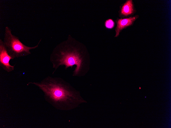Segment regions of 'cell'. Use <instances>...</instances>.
I'll return each instance as SVG.
<instances>
[{
    "label": "cell",
    "mask_w": 171,
    "mask_h": 128,
    "mask_svg": "<svg viewBox=\"0 0 171 128\" xmlns=\"http://www.w3.org/2000/svg\"><path fill=\"white\" fill-rule=\"evenodd\" d=\"M134 11L133 5L132 0L127 1L123 5L121 8V14L127 16L132 14Z\"/></svg>",
    "instance_id": "cell-6"
},
{
    "label": "cell",
    "mask_w": 171,
    "mask_h": 128,
    "mask_svg": "<svg viewBox=\"0 0 171 128\" xmlns=\"http://www.w3.org/2000/svg\"><path fill=\"white\" fill-rule=\"evenodd\" d=\"M114 25L113 21L111 19H109L107 20L105 24L106 27L108 28L111 29L113 28Z\"/></svg>",
    "instance_id": "cell-7"
},
{
    "label": "cell",
    "mask_w": 171,
    "mask_h": 128,
    "mask_svg": "<svg viewBox=\"0 0 171 128\" xmlns=\"http://www.w3.org/2000/svg\"><path fill=\"white\" fill-rule=\"evenodd\" d=\"M137 17L138 16H136L129 18L118 19L116 21L117 26L115 29V37L118 36L120 31L123 29L132 24Z\"/></svg>",
    "instance_id": "cell-5"
},
{
    "label": "cell",
    "mask_w": 171,
    "mask_h": 128,
    "mask_svg": "<svg viewBox=\"0 0 171 128\" xmlns=\"http://www.w3.org/2000/svg\"><path fill=\"white\" fill-rule=\"evenodd\" d=\"M37 86L44 93L46 100L57 109L68 111L86 102L69 82L60 77L48 76L40 82H29Z\"/></svg>",
    "instance_id": "cell-1"
},
{
    "label": "cell",
    "mask_w": 171,
    "mask_h": 128,
    "mask_svg": "<svg viewBox=\"0 0 171 128\" xmlns=\"http://www.w3.org/2000/svg\"><path fill=\"white\" fill-rule=\"evenodd\" d=\"M12 58L8 54L3 41L0 39V66L5 71L10 72L14 70L15 64L11 65L9 63Z\"/></svg>",
    "instance_id": "cell-4"
},
{
    "label": "cell",
    "mask_w": 171,
    "mask_h": 128,
    "mask_svg": "<svg viewBox=\"0 0 171 128\" xmlns=\"http://www.w3.org/2000/svg\"><path fill=\"white\" fill-rule=\"evenodd\" d=\"M41 40L35 46H27L21 42L18 37L12 34L10 28L7 26L5 27L3 41L8 54L13 59L30 54V50L38 48Z\"/></svg>",
    "instance_id": "cell-3"
},
{
    "label": "cell",
    "mask_w": 171,
    "mask_h": 128,
    "mask_svg": "<svg viewBox=\"0 0 171 128\" xmlns=\"http://www.w3.org/2000/svg\"><path fill=\"white\" fill-rule=\"evenodd\" d=\"M74 40L69 37L67 40L58 44L54 48L50 57V61L55 71L60 66L68 68L76 66L73 76L84 75L88 71L89 62L85 60L84 55L77 47Z\"/></svg>",
    "instance_id": "cell-2"
}]
</instances>
